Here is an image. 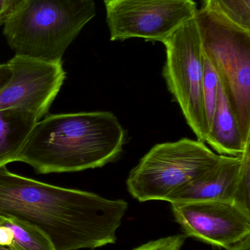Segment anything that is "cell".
I'll use <instances>...</instances> for the list:
<instances>
[{
  "label": "cell",
  "instance_id": "cell-16",
  "mask_svg": "<svg viewBox=\"0 0 250 250\" xmlns=\"http://www.w3.org/2000/svg\"><path fill=\"white\" fill-rule=\"evenodd\" d=\"M242 159L233 203L250 212V143L242 154Z\"/></svg>",
  "mask_w": 250,
  "mask_h": 250
},
{
  "label": "cell",
  "instance_id": "cell-19",
  "mask_svg": "<svg viewBox=\"0 0 250 250\" xmlns=\"http://www.w3.org/2000/svg\"><path fill=\"white\" fill-rule=\"evenodd\" d=\"M228 250H250V236L245 238L242 242Z\"/></svg>",
  "mask_w": 250,
  "mask_h": 250
},
{
  "label": "cell",
  "instance_id": "cell-4",
  "mask_svg": "<svg viewBox=\"0 0 250 250\" xmlns=\"http://www.w3.org/2000/svg\"><path fill=\"white\" fill-rule=\"evenodd\" d=\"M204 55L217 72L245 144L250 141V30L200 9L195 16Z\"/></svg>",
  "mask_w": 250,
  "mask_h": 250
},
{
  "label": "cell",
  "instance_id": "cell-18",
  "mask_svg": "<svg viewBox=\"0 0 250 250\" xmlns=\"http://www.w3.org/2000/svg\"><path fill=\"white\" fill-rule=\"evenodd\" d=\"M26 0H0V26L17 12Z\"/></svg>",
  "mask_w": 250,
  "mask_h": 250
},
{
  "label": "cell",
  "instance_id": "cell-5",
  "mask_svg": "<svg viewBox=\"0 0 250 250\" xmlns=\"http://www.w3.org/2000/svg\"><path fill=\"white\" fill-rule=\"evenodd\" d=\"M220 154L200 141L182 138L156 144L131 170L128 191L140 202L169 196L215 166Z\"/></svg>",
  "mask_w": 250,
  "mask_h": 250
},
{
  "label": "cell",
  "instance_id": "cell-10",
  "mask_svg": "<svg viewBox=\"0 0 250 250\" xmlns=\"http://www.w3.org/2000/svg\"><path fill=\"white\" fill-rule=\"evenodd\" d=\"M242 155H220L218 163L199 177L172 194L166 201L233 202L242 167Z\"/></svg>",
  "mask_w": 250,
  "mask_h": 250
},
{
  "label": "cell",
  "instance_id": "cell-2",
  "mask_svg": "<svg viewBox=\"0 0 250 250\" xmlns=\"http://www.w3.org/2000/svg\"><path fill=\"white\" fill-rule=\"evenodd\" d=\"M125 141L124 128L110 111L48 115L35 125L16 161L42 174L82 171L115 160Z\"/></svg>",
  "mask_w": 250,
  "mask_h": 250
},
{
  "label": "cell",
  "instance_id": "cell-8",
  "mask_svg": "<svg viewBox=\"0 0 250 250\" xmlns=\"http://www.w3.org/2000/svg\"><path fill=\"white\" fill-rule=\"evenodd\" d=\"M66 77L62 62L15 55L7 62L0 64V111L23 108L42 119Z\"/></svg>",
  "mask_w": 250,
  "mask_h": 250
},
{
  "label": "cell",
  "instance_id": "cell-11",
  "mask_svg": "<svg viewBox=\"0 0 250 250\" xmlns=\"http://www.w3.org/2000/svg\"><path fill=\"white\" fill-rule=\"evenodd\" d=\"M206 143L220 155L236 157L242 155L250 143L245 144L243 141L237 120L220 82L217 109Z\"/></svg>",
  "mask_w": 250,
  "mask_h": 250
},
{
  "label": "cell",
  "instance_id": "cell-3",
  "mask_svg": "<svg viewBox=\"0 0 250 250\" xmlns=\"http://www.w3.org/2000/svg\"><path fill=\"white\" fill-rule=\"evenodd\" d=\"M95 13L94 0H26L4 23L3 34L16 55L62 62Z\"/></svg>",
  "mask_w": 250,
  "mask_h": 250
},
{
  "label": "cell",
  "instance_id": "cell-17",
  "mask_svg": "<svg viewBox=\"0 0 250 250\" xmlns=\"http://www.w3.org/2000/svg\"><path fill=\"white\" fill-rule=\"evenodd\" d=\"M187 236L175 235L151 241L132 250H181Z\"/></svg>",
  "mask_w": 250,
  "mask_h": 250
},
{
  "label": "cell",
  "instance_id": "cell-20",
  "mask_svg": "<svg viewBox=\"0 0 250 250\" xmlns=\"http://www.w3.org/2000/svg\"><path fill=\"white\" fill-rule=\"evenodd\" d=\"M0 250H13L5 247L0 246Z\"/></svg>",
  "mask_w": 250,
  "mask_h": 250
},
{
  "label": "cell",
  "instance_id": "cell-1",
  "mask_svg": "<svg viewBox=\"0 0 250 250\" xmlns=\"http://www.w3.org/2000/svg\"><path fill=\"white\" fill-rule=\"evenodd\" d=\"M128 207L124 200L48 185L0 167V216L35 226L56 250H94L115 243Z\"/></svg>",
  "mask_w": 250,
  "mask_h": 250
},
{
  "label": "cell",
  "instance_id": "cell-6",
  "mask_svg": "<svg viewBox=\"0 0 250 250\" xmlns=\"http://www.w3.org/2000/svg\"><path fill=\"white\" fill-rule=\"evenodd\" d=\"M163 44L166 61L162 74L168 90L198 141L205 144L208 129L204 103V53L195 18Z\"/></svg>",
  "mask_w": 250,
  "mask_h": 250
},
{
  "label": "cell",
  "instance_id": "cell-14",
  "mask_svg": "<svg viewBox=\"0 0 250 250\" xmlns=\"http://www.w3.org/2000/svg\"><path fill=\"white\" fill-rule=\"evenodd\" d=\"M201 9L250 30V0H203Z\"/></svg>",
  "mask_w": 250,
  "mask_h": 250
},
{
  "label": "cell",
  "instance_id": "cell-13",
  "mask_svg": "<svg viewBox=\"0 0 250 250\" xmlns=\"http://www.w3.org/2000/svg\"><path fill=\"white\" fill-rule=\"evenodd\" d=\"M0 246L13 250H56L49 238L19 219L0 216Z\"/></svg>",
  "mask_w": 250,
  "mask_h": 250
},
{
  "label": "cell",
  "instance_id": "cell-7",
  "mask_svg": "<svg viewBox=\"0 0 250 250\" xmlns=\"http://www.w3.org/2000/svg\"><path fill=\"white\" fill-rule=\"evenodd\" d=\"M112 41L164 42L198 13L194 0H104Z\"/></svg>",
  "mask_w": 250,
  "mask_h": 250
},
{
  "label": "cell",
  "instance_id": "cell-9",
  "mask_svg": "<svg viewBox=\"0 0 250 250\" xmlns=\"http://www.w3.org/2000/svg\"><path fill=\"white\" fill-rule=\"evenodd\" d=\"M172 211L187 237L230 250L250 236V212L228 201L173 203Z\"/></svg>",
  "mask_w": 250,
  "mask_h": 250
},
{
  "label": "cell",
  "instance_id": "cell-12",
  "mask_svg": "<svg viewBox=\"0 0 250 250\" xmlns=\"http://www.w3.org/2000/svg\"><path fill=\"white\" fill-rule=\"evenodd\" d=\"M41 118L23 108L0 111V167L16 162L31 131Z\"/></svg>",
  "mask_w": 250,
  "mask_h": 250
},
{
  "label": "cell",
  "instance_id": "cell-15",
  "mask_svg": "<svg viewBox=\"0 0 250 250\" xmlns=\"http://www.w3.org/2000/svg\"><path fill=\"white\" fill-rule=\"evenodd\" d=\"M220 80L215 69L204 55V103L208 133L217 109Z\"/></svg>",
  "mask_w": 250,
  "mask_h": 250
}]
</instances>
